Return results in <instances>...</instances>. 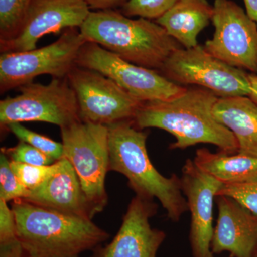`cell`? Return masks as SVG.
<instances>
[{
	"mask_svg": "<svg viewBox=\"0 0 257 257\" xmlns=\"http://www.w3.org/2000/svg\"><path fill=\"white\" fill-rule=\"evenodd\" d=\"M1 152L5 154L10 161L28 165H50L57 162L46 154L20 140L16 146L10 148H2Z\"/></svg>",
	"mask_w": 257,
	"mask_h": 257,
	"instance_id": "obj_25",
	"label": "cell"
},
{
	"mask_svg": "<svg viewBox=\"0 0 257 257\" xmlns=\"http://www.w3.org/2000/svg\"><path fill=\"white\" fill-rule=\"evenodd\" d=\"M218 99L207 89L189 88L169 100L143 102L133 122L140 130L158 128L172 134L176 142L170 145L171 150L204 143L215 145L226 153H238L234 134L213 114Z\"/></svg>",
	"mask_w": 257,
	"mask_h": 257,
	"instance_id": "obj_1",
	"label": "cell"
},
{
	"mask_svg": "<svg viewBox=\"0 0 257 257\" xmlns=\"http://www.w3.org/2000/svg\"><path fill=\"white\" fill-rule=\"evenodd\" d=\"M248 79L250 82L249 96L257 104V74H248Z\"/></svg>",
	"mask_w": 257,
	"mask_h": 257,
	"instance_id": "obj_31",
	"label": "cell"
},
{
	"mask_svg": "<svg viewBox=\"0 0 257 257\" xmlns=\"http://www.w3.org/2000/svg\"><path fill=\"white\" fill-rule=\"evenodd\" d=\"M8 203L0 199V244L18 239L15 214Z\"/></svg>",
	"mask_w": 257,
	"mask_h": 257,
	"instance_id": "obj_27",
	"label": "cell"
},
{
	"mask_svg": "<svg viewBox=\"0 0 257 257\" xmlns=\"http://www.w3.org/2000/svg\"><path fill=\"white\" fill-rule=\"evenodd\" d=\"M220 195L232 198L250 212L257 216V181L224 185L216 196Z\"/></svg>",
	"mask_w": 257,
	"mask_h": 257,
	"instance_id": "obj_26",
	"label": "cell"
},
{
	"mask_svg": "<svg viewBox=\"0 0 257 257\" xmlns=\"http://www.w3.org/2000/svg\"><path fill=\"white\" fill-rule=\"evenodd\" d=\"M31 0H0V42L18 35Z\"/></svg>",
	"mask_w": 257,
	"mask_h": 257,
	"instance_id": "obj_20",
	"label": "cell"
},
{
	"mask_svg": "<svg viewBox=\"0 0 257 257\" xmlns=\"http://www.w3.org/2000/svg\"><path fill=\"white\" fill-rule=\"evenodd\" d=\"M251 257H257V242L253 248L252 253H251Z\"/></svg>",
	"mask_w": 257,
	"mask_h": 257,
	"instance_id": "obj_32",
	"label": "cell"
},
{
	"mask_svg": "<svg viewBox=\"0 0 257 257\" xmlns=\"http://www.w3.org/2000/svg\"><path fill=\"white\" fill-rule=\"evenodd\" d=\"M10 167L24 187L32 191L40 187L58 170L60 160L52 165L45 166L28 165L10 161Z\"/></svg>",
	"mask_w": 257,
	"mask_h": 257,
	"instance_id": "obj_22",
	"label": "cell"
},
{
	"mask_svg": "<svg viewBox=\"0 0 257 257\" xmlns=\"http://www.w3.org/2000/svg\"><path fill=\"white\" fill-rule=\"evenodd\" d=\"M19 89V95L0 101L2 130L13 123L40 121L62 128L80 121L78 101L67 77H53L47 84L32 82Z\"/></svg>",
	"mask_w": 257,
	"mask_h": 257,
	"instance_id": "obj_6",
	"label": "cell"
},
{
	"mask_svg": "<svg viewBox=\"0 0 257 257\" xmlns=\"http://www.w3.org/2000/svg\"><path fill=\"white\" fill-rule=\"evenodd\" d=\"M60 133L63 157L74 167L94 218L108 203L105 187L109 171L108 126L80 120L60 128Z\"/></svg>",
	"mask_w": 257,
	"mask_h": 257,
	"instance_id": "obj_5",
	"label": "cell"
},
{
	"mask_svg": "<svg viewBox=\"0 0 257 257\" xmlns=\"http://www.w3.org/2000/svg\"><path fill=\"white\" fill-rule=\"evenodd\" d=\"M0 257H25L18 239L0 244Z\"/></svg>",
	"mask_w": 257,
	"mask_h": 257,
	"instance_id": "obj_28",
	"label": "cell"
},
{
	"mask_svg": "<svg viewBox=\"0 0 257 257\" xmlns=\"http://www.w3.org/2000/svg\"><path fill=\"white\" fill-rule=\"evenodd\" d=\"M246 13L251 20L257 24V0H243Z\"/></svg>",
	"mask_w": 257,
	"mask_h": 257,
	"instance_id": "obj_30",
	"label": "cell"
},
{
	"mask_svg": "<svg viewBox=\"0 0 257 257\" xmlns=\"http://www.w3.org/2000/svg\"><path fill=\"white\" fill-rule=\"evenodd\" d=\"M214 8L207 0H180L156 23L185 49L198 45L197 37L212 20Z\"/></svg>",
	"mask_w": 257,
	"mask_h": 257,
	"instance_id": "obj_18",
	"label": "cell"
},
{
	"mask_svg": "<svg viewBox=\"0 0 257 257\" xmlns=\"http://www.w3.org/2000/svg\"><path fill=\"white\" fill-rule=\"evenodd\" d=\"M160 72L172 82L195 84L220 97L248 96V74L216 58L198 45L172 52Z\"/></svg>",
	"mask_w": 257,
	"mask_h": 257,
	"instance_id": "obj_8",
	"label": "cell"
},
{
	"mask_svg": "<svg viewBox=\"0 0 257 257\" xmlns=\"http://www.w3.org/2000/svg\"><path fill=\"white\" fill-rule=\"evenodd\" d=\"M109 171L127 179L136 195L158 199L169 219L177 222L188 211L180 178L161 175L152 163L147 150V133L136 127L133 120L109 125Z\"/></svg>",
	"mask_w": 257,
	"mask_h": 257,
	"instance_id": "obj_3",
	"label": "cell"
},
{
	"mask_svg": "<svg viewBox=\"0 0 257 257\" xmlns=\"http://www.w3.org/2000/svg\"><path fill=\"white\" fill-rule=\"evenodd\" d=\"M89 8L92 10H102L115 9L117 7H121L128 0H84Z\"/></svg>",
	"mask_w": 257,
	"mask_h": 257,
	"instance_id": "obj_29",
	"label": "cell"
},
{
	"mask_svg": "<svg viewBox=\"0 0 257 257\" xmlns=\"http://www.w3.org/2000/svg\"><path fill=\"white\" fill-rule=\"evenodd\" d=\"M90 10L84 0H31L18 35L0 42V50L4 53L35 50L45 35L80 28Z\"/></svg>",
	"mask_w": 257,
	"mask_h": 257,
	"instance_id": "obj_12",
	"label": "cell"
},
{
	"mask_svg": "<svg viewBox=\"0 0 257 257\" xmlns=\"http://www.w3.org/2000/svg\"><path fill=\"white\" fill-rule=\"evenodd\" d=\"M215 31L204 48L230 66L257 74V24L231 0H215Z\"/></svg>",
	"mask_w": 257,
	"mask_h": 257,
	"instance_id": "obj_11",
	"label": "cell"
},
{
	"mask_svg": "<svg viewBox=\"0 0 257 257\" xmlns=\"http://www.w3.org/2000/svg\"><path fill=\"white\" fill-rule=\"evenodd\" d=\"M67 77L77 96L82 121L109 126L133 120L143 104L112 79L95 70L76 65Z\"/></svg>",
	"mask_w": 257,
	"mask_h": 257,
	"instance_id": "obj_10",
	"label": "cell"
},
{
	"mask_svg": "<svg viewBox=\"0 0 257 257\" xmlns=\"http://www.w3.org/2000/svg\"><path fill=\"white\" fill-rule=\"evenodd\" d=\"M181 187L191 214L189 241L193 257H214L211 241L214 236V199L224 184L202 172L194 161L187 160L180 177Z\"/></svg>",
	"mask_w": 257,
	"mask_h": 257,
	"instance_id": "obj_14",
	"label": "cell"
},
{
	"mask_svg": "<svg viewBox=\"0 0 257 257\" xmlns=\"http://www.w3.org/2000/svg\"><path fill=\"white\" fill-rule=\"evenodd\" d=\"M218 219L211 251H226L231 257H251L257 242V216L232 198L216 196Z\"/></svg>",
	"mask_w": 257,
	"mask_h": 257,
	"instance_id": "obj_15",
	"label": "cell"
},
{
	"mask_svg": "<svg viewBox=\"0 0 257 257\" xmlns=\"http://www.w3.org/2000/svg\"><path fill=\"white\" fill-rule=\"evenodd\" d=\"M86 42L98 44L123 60L160 71L180 44L157 23L132 20L114 9L91 11L79 28Z\"/></svg>",
	"mask_w": 257,
	"mask_h": 257,
	"instance_id": "obj_4",
	"label": "cell"
},
{
	"mask_svg": "<svg viewBox=\"0 0 257 257\" xmlns=\"http://www.w3.org/2000/svg\"><path fill=\"white\" fill-rule=\"evenodd\" d=\"M213 114L234 134L238 153L257 157V104L249 96L219 97Z\"/></svg>",
	"mask_w": 257,
	"mask_h": 257,
	"instance_id": "obj_17",
	"label": "cell"
},
{
	"mask_svg": "<svg viewBox=\"0 0 257 257\" xmlns=\"http://www.w3.org/2000/svg\"><path fill=\"white\" fill-rule=\"evenodd\" d=\"M76 65L104 74L143 102L169 100L187 89L160 71L128 62L94 42L83 45Z\"/></svg>",
	"mask_w": 257,
	"mask_h": 257,
	"instance_id": "obj_9",
	"label": "cell"
},
{
	"mask_svg": "<svg viewBox=\"0 0 257 257\" xmlns=\"http://www.w3.org/2000/svg\"><path fill=\"white\" fill-rule=\"evenodd\" d=\"M11 208L25 257H81L110 236L92 219L67 215L25 199L13 201Z\"/></svg>",
	"mask_w": 257,
	"mask_h": 257,
	"instance_id": "obj_2",
	"label": "cell"
},
{
	"mask_svg": "<svg viewBox=\"0 0 257 257\" xmlns=\"http://www.w3.org/2000/svg\"><path fill=\"white\" fill-rule=\"evenodd\" d=\"M157 207L152 199L135 196L111 242L96 247L91 257H157L166 239L165 231L150 224Z\"/></svg>",
	"mask_w": 257,
	"mask_h": 257,
	"instance_id": "obj_13",
	"label": "cell"
},
{
	"mask_svg": "<svg viewBox=\"0 0 257 257\" xmlns=\"http://www.w3.org/2000/svg\"><path fill=\"white\" fill-rule=\"evenodd\" d=\"M180 0H128L121 7L126 17L138 16L147 20H157L172 9Z\"/></svg>",
	"mask_w": 257,
	"mask_h": 257,
	"instance_id": "obj_23",
	"label": "cell"
},
{
	"mask_svg": "<svg viewBox=\"0 0 257 257\" xmlns=\"http://www.w3.org/2000/svg\"><path fill=\"white\" fill-rule=\"evenodd\" d=\"M193 161L199 170L224 185L257 181V157L221 151L213 153L207 149H200Z\"/></svg>",
	"mask_w": 257,
	"mask_h": 257,
	"instance_id": "obj_19",
	"label": "cell"
},
{
	"mask_svg": "<svg viewBox=\"0 0 257 257\" xmlns=\"http://www.w3.org/2000/svg\"><path fill=\"white\" fill-rule=\"evenodd\" d=\"M5 130L11 132L20 141L25 142L52 157L54 160L58 161L63 158L64 148L62 143L54 141L45 135L35 133L25 127L20 123L9 124Z\"/></svg>",
	"mask_w": 257,
	"mask_h": 257,
	"instance_id": "obj_21",
	"label": "cell"
},
{
	"mask_svg": "<svg viewBox=\"0 0 257 257\" xmlns=\"http://www.w3.org/2000/svg\"><path fill=\"white\" fill-rule=\"evenodd\" d=\"M30 191L24 187L10 167V160L0 155V199L9 202L19 199H26Z\"/></svg>",
	"mask_w": 257,
	"mask_h": 257,
	"instance_id": "obj_24",
	"label": "cell"
},
{
	"mask_svg": "<svg viewBox=\"0 0 257 257\" xmlns=\"http://www.w3.org/2000/svg\"><path fill=\"white\" fill-rule=\"evenodd\" d=\"M23 199L67 215L93 219L77 173L64 157L60 160L58 170Z\"/></svg>",
	"mask_w": 257,
	"mask_h": 257,
	"instance_id": "obj_16",
	"label": "cell"
},
{
	"mask_svg": "<svg viewBox=\"0 0 257 257\" xmlns=\"http://www.w3.org/2000/svg\"><path fill=\"white\" fill-rule=\"evenodd\" d=\"M85 42L79 30L68 28L57 41L42 48L2 53L0 92L3 94L30 84L43 74L55 78L67 77L76 66L79 50Z\"/></svg>",
	"mask_w": 257,
	"mask_h": 257,
	"instance_id": "obj_7",
	"label": "cell"
}]
</instances>
